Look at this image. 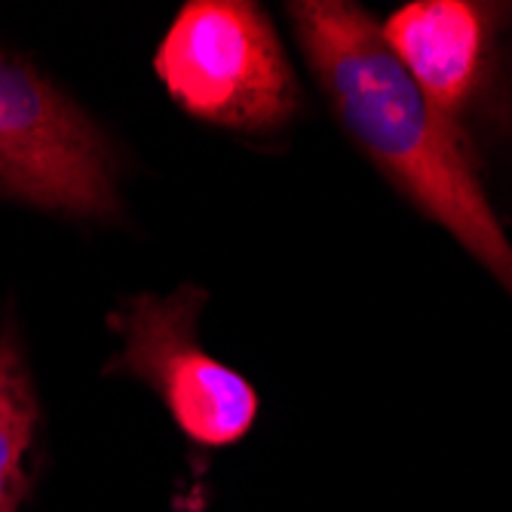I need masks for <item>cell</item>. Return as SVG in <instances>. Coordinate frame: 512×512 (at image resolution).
Wrapping results in <instances>:
<instances>
[{"mask_svg": "<svg viewBox=\"0 0 512 512\" xmlns=\"http://www.w3.org/2000/svg\"><path fill=\"white\" fill-rule=\"evenodd\" d=\"M206 292L184 283L172 295H132L108 316L123 341L105 365L151 387L178 433L197 451H221L249 436L258 417L255 387L200 347L197 325Z\"/></svg>", "mask_w": 512, "mask_h": 512, "instance_id": "obj_4", "label": "cell"}, {"mask_svg": "<svg viewBox=\"0 0 512 512\" xmlns=\"http://www.w3.org/2000/svg\"><path fill=\"white\" fill-rule=\"evenodd\" d=\"M509 7L479 0H414L399 7L381 37L433 114L470 148V120L494 80L497 40Z\"/></svg>", "mask_w": 512, "mask_h": 512, "instance_id": "obj_5", "label": "cell"}, {"mask_svg": "<svg viewBox=\"0 0 512 512\" xmlns=\"http://www.w3.org/2000/svg\"><path fill=\"white\" fill-rule=\"evenodd\" d=\"M40 399L19 335L16 313L0 325V512H22L31 497L37 467Z\"/></svg>", "mask_w": 512, "mask_h": 512, "instance_id": "obj_6", "label": "cell"}, {"mask_svg": "<svg viewBox=\"0 0 512 512\" xmlns=\"http://www.w3.org/2000/svg\"><path fill=\"white\" fill-rule=\"evenodd\" d=\"M154 71L191 117L273 132L301 108V89L273 22L246 0L184 4L154 53Z\"/></svg>", "mask_w": 512, "mask_h": 512, "instance_id": "obj_2", "label": "cell"}, {"mask_svg": "<svg viewBox=\"0 0 512 512\" xmlns=\"http://www.w3.org/2000/svg\"><path fill=\"white\" fill-rule=\"evenodd\" d=\"M289 19L350 142L512 292V246L485 200L470 148L414 89L381 25L347 0H298Z\"/></svg>", "mask_w": 512, "mask_h": 512, "instance_id": "obj_1", "label": "cell"}, {"mask_svg": "<svg viewBox=\"0 0 512 512\" xmlns=\"http://www.w3.org/2000/svg\"><path fill=\"white\" fill-rule=\"evenodd\" d=\"M0 197L65 218H120L102 129L31 62L0 50Z\"/></svg>", "mask_w": 512, "mask_h": 512, "instance_id": "obj_3", "label": "cell"}]
</instances>
